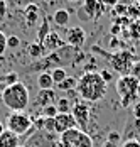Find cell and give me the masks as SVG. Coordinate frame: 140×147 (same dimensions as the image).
<instances>
[{"mask_svg": "<svg viewBox=\"0 0 140 147\" xmlns=\"http://www.w3.org/2000/svg\"><path fill=\"white\" fill-rule=\"evenodd\" d=\"M56 108H57V113H71V100L69 98H59L56 103Z\"/></svg>", "mask_w": 140, "mask_h": 147, "instance_id": "18", "label": "cell"}, {"mask_svg": "<svg viewBox=\"0 0 140 147\" xmlns=\"http://www.w3.org/2000/svg\"><path fill=\"white\" fill-rule=\"evenodd\" d=\"M52 20H54V24L59 26V27H66L68 22H69V12L66 9H59V10H56L52 14Z\"/></svg>", "mask_w": 140, "mask_h": 147, "instance_id": "14", "label": "cell"}, {"mask_svg": "<svg viewBox=\"0 0 140 147\" xmlns=\"http://www.w3.org/2000/svg\"><path fill=\"white\" fill-rule=\"evenodd\" d=\"M5 130L15 134V135H24L29 132V129L32 127V118L29 117L26 112H12L7 117V123H5Z\"/></svg>", "mask_w": 140, "mask_h": 147, "instance_id": "4", "label": "cell"}, {"mask_svg": "<svg viewBox=\"0 0 140 147\" xmlns=\"http://www.w3.org/2000/svg\"><path fill=\"white\" fill-rule=\"evenodd\" d=\"M19 144H20L19 135L9 132V130H5L0 135V147H19Z\"/></svg>", "mask_w": 140, "mask_h": 147, "instance_id": "12", "label": "cell"}, {"mask_svg": "<svg viewBox=\"0 0 140 147\" xmlns=\"http://www.w3.org/2000/svg\"><path fill=\"white\" fill-rule=\"evenodd\" d=\"M112 64L116 71L122 73V76H125L128 68H132V54L130 53H118L112 58Z\"/></svg>", "mask_w": 140, "mask_h": 147, "instance_id": "9", "label": "cell"}, {"mask_svg": "<svg viewBox=\"0 0 140 147\" xmlns=\"http://www.w3.org/2000/svg\"><path fill=\"white\" fill-rule=\"evenodd\" d=\"M56 102V93H54V90H41L39 91V95H37V100L36 103L42 108H46V107H51V105H54Z\"/></svg>", "mask_w": 140, "mask_h": 147, "instance_id": "11", "label": "cell"}, {"mask_svg": "<svg viewBox=\"0 0 140 147\" xmlns=\"http://www.w3.org/2000/svg\"><path fill=\"white\" fill-rule=\"evenodd\" d=\"M42 129H46L49 132H54V118H44V127Z\"/></svg>", "mask_w": 140, "mask_h": 147, "instance_id": "24", "label": "cell"}, {"mask_svg": "<svg viewBox=\"0 0 140 147\" xmlns=\"http://www.w3.org/2000/svg\"><path fill=\"white\" fill-rule=\"evenodd\" d=\"M137 96L140 98V80H139V85H137Z\"/></svg>", "mask_w": 140, "mask_h": 147, "instance_id": "28", "label": "cell"}, {"mask_svg": "<svg viewBox=\"0 0 140 147\" xmlns=\"http://www.w3.org/2000/svg\"><path fill=\"white\" fill-rule=\"evenodd\" d=\"M0 100L7 108H10V112H24L29 107L30 95H29L27 86L24 83L17 81L15 85H10L5 90H2Z\"/></svg>", "mask_w": 140, "mask_h": 147, "instance_id": "2", "label": "cell"}, {"mask_svg": "<svg viewBox=\"0 0 140 147\" xmlns=\"http://www.w3.org/2000/svg\"><path fill=\"white\" fill-rule=\"evenodd\" d=\"M106 83L103 81V78L100 76V73L95 71H90V73H84L79 80H78V85H76V91L78 95L81 96V100L86 103L90 102H100L105 98L106 95Z\"/></svg>", "mask_w": 140, "mask_h": 147, "instance_id": "1", "label": "cell"}, {"mask_svg": "<svg viewBox=\"0 0 140 147\" xmlns=\"http://www.w3.org/2000/svg\"><path fill=\"white\" fill-rule=\"evenodd\" d=\"M100 76L103 78V81H105V83H108V81H113V74H112V71H108V69H103V71L100 73Z\"/></svg>", "mask_w": 140, "mask_h": 147, "instance_id": "25", "label": "cell"}, {"mask_svg": "<svg viewBox=\"0 0 140 147\" xmlns=\"http://www.w3.org/2000/svg\"><path fill=\"white\" fill-rule=\"evenodd\" d=\"M84 9L88 10L90 17H96V15H101V12L105 10V3H100V2H86L84 3Z\"/></svg>", "mask_w": 140, "mask_h": 147, "instance_id": "16", "label": "cell"}, {"mask_svg": "<svg viewBox=\"0 0 140 147\" xmlns=\"http://www.w3.org/2000/svg\"><path fill=\"white\" fill-rule=\"evenodd\" d=\"M122 147H140V142H139V140H133V139H130V140L123 142V146H122Z\"/></svg>", "mask_w": 140, "mask_h": 147, "instance_id": "26", "label": "cell"}, {"mask_svg": "<svg viewBox=\"0 0 140 147\" xmlns=\"http://www.w3.org/2000/svg\"><path fill=\"white\" fill-rule=\"evenodd\" d=\"M41 115H42V118H54V117L57 115L56 105H51V107H46V108H42V110H41Z\"/></svg>", "mask_w": 140, "mask_h": 147, "instance_id": "20", "label": "cell"}, {"mask_svg": "<svg viewBox=\"0 0 140 147\" xmlns=\"http://www.w3.org/2000/svg\"><path fill=\"white\" fill-rule=\"evenodd\" d=\"M51 78H52L54 85H59V83H63V81L68 78V74H66V71H64L63 68H56V69L51 73Z\"/></svg>", "mask_w": 140, "mask_h": 147, "instance_id": "19", "label": "cell"}, {"mask_svg": "<svg viewBox=\"0 0 140 147\" xmlns=\"http://www.w3.org/2000/svg\"><path fill=\"white\" fill-rule=\"evenodd\" d=\"M86 41V32H84L83 27L79 26H74V27H69L66 30V42L73 47H79V46L84 44Z\"/></svg>", "mask_w": 140, "mask_h": 147, "instance_id": "8", "label": "cell"}, {"mask_svg": "<svg viewBox=\"0 0 140 147\" xmlns=\"http://www.w3.org/2000/svg\"><path fill=\"white\" fill-rule=\"evenodd\" d=\"M71 113L78 123V129H81L83 132H86L88 129V123L91 120V110H90V105L86 102H76L71 108Z\"/></svg>", "mask_w": 140, "mask_h": 147, "instance_id": "6", "label": "cell"}, {"mask_svg": "<svg viewBox=\"0 0 140 147\" xmlns=\"http://www.w3.org/2000/svg\"><path fill=\"white\" fill-rule=\"evenodd\" d=\"M24 19H26V22H27L29 26H34L37 22V19H39V9H37V5H34V3L27 5L26 10H24Z\"/></svg>", "mask_w": 140, "mask_h": 147, "instance_id": "13", "label": "cell"}, {"mask_svg": "<svg viewBox=\"0 0 140 147\" xmlns=\"http://www.w3.org/2000/svg\"><path fill=\"white\" fill-rule=\"evenodd\" d=\"M5 51H7V36L0 30V56H3Z\"/></svg>", "mask_w": 140, "mask_h": 147, "instance_id": "22", "label": "cell"}, {"mask_svg": "<svg viewBox=\"0 0 140 147\" xmlns=\"http://www.w3.org/2000/svg\"><path fill=\"white\" fill-rule=\"evenodd\" d=\"M19 46H20V39H19L17 36H10V37H7V47L15 49V47H19Z\"/></svg>", "mask_w": 140, "mask_h": 147, "instance_id": "21", "label": "cell"}, {"mask_svg": "<svg viewBox=\"0 0 140 147\" xmlns=\"http://www.w3.org/2000/svg\"><path fill=\"white\" fill-rule=\"evenodd\" d=\"M137 85H139V78L133 74H125L116 80V93L122 98L123 107H127L130 100L137 95Z\"/></svg>", "mask_w": 140, "mask_h": 147, "instance_id": "5", "label": "cell"}, {"mask_svg": "<svg viewBox=\"0 0 140 147\" xmlns=\"http://www.w3.org/2000/svg\"><path fill=\"white\" fill-rule=\"evenodd\" d=\"M73 129H78V123L73 117V113H57L54 117V132L56 134L61 135Z\"/></svg>", "mask_w": 140, "mask_h": 147, "instance_id": "7", "label": "cell"}, {"mask_svg": "<svg viewBox=\"0 0 140 147\" xmlns=\"http://www.w3.org/2000/svg\"><path fill=\"white\" fill-rule=\"evenodd\" d=\"M37 86L39 90H52L54 81L51 78V73H41L37 76Z\"/></svg>", "mask_w": 140, "mask_h": 147, "instance_id": "15", "label": "cell"}, {"mask_svg": "<svg viewBox=\"0 0 140 147\" xmlns=\"http://www.w3.org/2000/svg\"><path fill=\"white\" fill-rule=\"evenodd\" d=\"M76 85H78V80L68 76L63 83H59L56 86H57V90H61V91H73V90H76Z\"/></svg>", "mask_w": 140, "mask_h": 147, "instance_id": "17", "label": "cell"}, {"mask_svg": "<svg viewBox=\"0 0 140 147\" xmlns=\"http://www.w3.org/2000/svg\"><path fill=\"white\" fill-rule=\"evenodd\" d=\"M61 147H93V139L88 132H83L81 129H73L68 132L61 134Z\"/></svg>", "mask_w": 140, "mask_h": 147, "instance_id": "3", "label": "cell"}, {"mask_svg": "<svg viewBox=\"0 0 140 147\" xmlns=\"http://www.w3.org/2000/svg\"><path fill=\"white\" fill-rule=\"evenodd\" d=\"M41 42L44 46V49H47V51H56V49H59L61 46L64 44V41L61 39V36L57 32H47L46 39L41 41Z\"/></svg>", "mask_w": 140, "mask_h": 147, "instance_id": "10", "label": "cell"}, {"mask_svg": "<svg viewBox=\"0 0 140 147\" xmlns=\"http://www.w3.org/2000/svg\"><path fill=\"white\" fill-rule=\"evenodd\" d=\"M3 132H5V125H3V122L0 120V135H2Z\"/></svg>", "mask_w": 140, "mask_h": 147, "instance_id": "27", "label": "cell"}, {"mask_svg": "<svg viewBox=\"0 0 140 147\" xmlns=\"http://www.w3.org/2000/svg\"><path fill=\"white\" fill-rule=\"evenodd\" d=\"M44 51V46L42 44H32L30 46V54L32 56H42L41 53Z\"/></svg>", "mask_w": 140, "mask_h": 147, "instance_id": "23", "label": "cell"}]
</instances>
